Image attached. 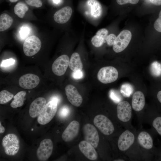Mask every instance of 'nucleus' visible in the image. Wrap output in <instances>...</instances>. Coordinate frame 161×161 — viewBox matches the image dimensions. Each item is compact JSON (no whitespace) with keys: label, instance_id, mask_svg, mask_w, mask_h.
Wrapping results in <instances>:
<instances>
[{"label":"nucleus","instance_id":"obj_1","mask_svg":"<svg viewBox=\"0 0 161 161\" xmlns=\"http://www.w3.org/2000/svg\"><path fill=\"white\" fill-rule=\"evenodd\" d=\"M2 144L5 152L9 156L16 154L20 148L19 139L13 134H9L5 135L3 138Z\"/></svg>","mask_w":161,"mask_h":161},{"label":"nucleus","instance_id":"obj_2","mask_svg":"<svg viewBox=\"0 0 161 161\" xmlns=\"http://www.w3.org/2000/svg\"><path fill=\"white\" fill-rule=\"evenodd\" d=\"M57 103L53 100H50L46 104L43 110L38 115L37 121L41 125L49 123L54 117L57 109Z\"/></svg>","mask_w":161,"mask_h":161},{"label":"nucleus","instance_id":"obj_3","mask_svg":"<svg viewBox=\"0 0 161 161\" xmlns=\"http://www.w3.org/2000/svg\"><path fill=\"white\" fill-rule=\"evenodd\" d=\"M41 40L37 36L33 35L27 38L23 44V50L25 55L31 57L37 54L41 47Z\"/></svg>","mask_w":161,"mask_h":161},{"label":"nucleus","instance_id":"obj_4","mask_svg":"<svg viewBox=\"0 0 161 161\" xmlns=\"http://www.w3.org/2000/svg\"><path fill=\"white\" fill-rule=\"evenodd\" d=\"M118 73L115 67L107 66L101 68L97 75L98 80L101 83L107 84L113 82L117 79Z\"/></svg>","mask_w":161,"mask_h":161},{"label":"nucleus","instance_id":"obj_5","mask_svg":"<svg viewBox=\"0 0 161 161\" xmlns=\"http://www.w3.org/2000/svg\"><path fill=\"white\" fill-rule=\"evenodd\" d=\"M93 122L95 126L104 135L111 134L114 131V127L111 121L103 115H96L94 119Z\"/></svg>","mask_w":161,"mask_h":161},{"label":"nucleus","instance_id":"obj_6","mask_svg":"<svg viewBox=\"0 0 161 161\" xmlns=\"http://www.w3.org/2000/svg\"><path fill=\"white\" fill-rule=\"evenodd\" d=\"M132 35L129 30L122 31L116 37L113 44V50L116 53L120 52L128 46L131 40Z\"/></svg>","mask_w":161,"mask_h":161},{"label":"nucleus","instance_id":"obj_7","mask_svg":"<svg viewBox=\"0 0 161 161\" xmlns=\"http://www.w3.org/2000/svg\"><path fill=\"white\" fill-rule=\"evenodd\" d=\"M53 149V143L50 139L46 138L43 140L37 150L38 160L41 161L47 160L51 155Z\"/></svg>","mask_w":161,"mask_h":161},{"label":"nucleus","instance_id":"obj_8","mask_svg":"<svg viewBox=\"0 0 161 161\" xmlns=\"http://www.w3.org/2000/svg\"><path fill=\"white\" fill-rule=\"evenodd\" d=\"M83 130L85 140L96 148L98 145L99 137L96 128L93 125L87 123L83 126Z\"/></svg>","mask_w":161,"mask_h":161},{"label":"nucleus","instance_id":"obj_9","mask_svg":"<svg viewBox=\"0 0 161 161\" xmlns=\"http://www.w3.org/2000/svg\"><path fill=\"white\" fill-rule=\"evenodd\" d=\"M69 59L66 55H62L58 58L53 62L52 69L53 73L59 76L64 75L69 65Z\"/></svg>","mask_w":161,"mask_h":161},{"label":"nucleus","instance_id":"obj_10","mask_svg":"<svg viewBox=\"0 0 161 161\" xmlns=\"http://www.w3.org/2000/svg\"><path fill=\"white\" fill-rule=\"evenodd\" d=\"M117 115L118 119L123 122L129 121L131 117L132 110L131 106L127 101H121L117 107Z\"/></svg>","mask_w":161,"mask_h":161},{"label":"nucleus","instance_id":"obj_11","mask_svg":"<svg viewBox=\"0 0 161 161\" xmlns=\"http://www.w3.org/2000/svg\"><path fill=\"white\" fill-rule=\"evenodd\" d=\"M40 78L37 75L28 73L22 76L18 80L20 87L26 89H31L35 87L39 83Z\"/></svg>","mask_w":161,"mask_h":161},{"label":"nucleus","instance_id":"obj_12","mask_svg":"<svg viewBox=\"0 0 161 161\" xmlns=\"http://www.w3.org/2000/svg\"><path fill=\"white\" fill-rule=\"evenodd\" d=\"M135 137L133 134L128 130H126L120 135L118 141V147L121 151L128 150L133 143Z\"/></svg>","mask_w":161,"mask_h":161},{"label":"nucleus","instance_id":"obj_13","mask_svg":"<svg viewBox=\"0 0 161 161\" xmlns=\"http://www.w3.org/2000/svg\"><path fill=\"white\" fill-rule=\"evenodd\" d=\"M80 129V124L76 120L71 122L66 128L62 135L63 140L68 142L73 140L78 135Z\"/></svg>","mask_w":161,"mask_h":161},{"label":"nucleus","instance_id":"obj_14","mask_svg":"<svg viewBox=\"0 0 161 161\" xmlns=\"http://www.w3.org/2000/svg\"><path fill=\"white\" fill-rule=\"evenodd\" d=\"M65 91L67 99L70 103L77 107L80 106L82 102L83 99L75 86L69 84L65 87Z\"/></svg>","mask_w":161,"mask_h":161},{"label":"nucleus","instance_id":"obj_15","mask_svg":"<svg viewBox=\"0 0 161 161\" xmlns=\"http://www.w3.org/2000/svg\"><path fill=\"white\" fill-rule=\"evenodd\" d=\"M78 147L80 151L89 159L94 160L97 159L98 154L95 148L89 143L82 141L79 143Z\"/></svg>","mask_w":161,"mask_h":161},{"label":"nucleus","instance_id":"obj_16","mask_svg":"<svg viewBox=\"0 0 161 161\" xmlns=\"http://www.w3.org/2000/svg\"><path fill=\"white\" fill-rule=\"evenodd\" d=\"M46 103V100L43 97H39L34 100L30 106L29 112L31 117L34 118L38 116Z\"/></svg>","mask_w":161,"mask_h":161},{"label":"nucleus","instance_id":"obj_17","mask_svg":"<svg viewBox=\"0 0 161 161\" xmlns=\"http://www.w3.org/2000/svg\"><path fill=\"white\" fill-rule=\"evenodd\" d=\"M72 13V10L70 7H65L55 13L53 16L54 20L59 24L65 23L69 20Z\"/></svg>","mask_w":161,"mask_h":161},{"label":"nucleus","instance_id":"obj_18","mask_svg":"<svg viewBox=\"0 0 161 161\" xmlns=\"http://www.w3.org/2000/svg\"><path fill=\"white\" fill-rule=\"evenodd\" d=\"M145 99L143 93L140 91H137L133 95L132 99V106L136 112L142 110L144 107Z\"/></svg>","mask_w":161,"mask_h":161},{"label":"nucleus","instance_id":"obj_19","mask_svg":"<svg viewBox=\"0 0 161 161\" xmlns=\"http://www.w3.org/2000/svg\"><path fill=\"white\" fill-rule=\"evenodd\" d=\"M86 5L89 11L90 16L93 18H97L101 15L102 11V6L97 0H88Z\"/></svg>","mask_w":161,"mask_h":161},{"label":"nucleus","instance_id":"obj_20","mask_svg":"<svg viewBox=\"0 0 161 161\" xmlns=\"http://www.w3.org/2000/svg\"><path fill=\"white\" fill-rule=\"evenodd\" d=\"M138 141L140 145L146 149H150L153 146V140L150 135L145 131L141 132L137 137Z\"/></svg>","mask_w":161,"mask_h":161},{"label":"nucleus","instance_id":"obj_21","mask_svg":"<svg viewBox=\"0 0 161 161\" xmlns=\"http://www.w3.org/2000/svg\"><path fill=\"white\" fill-rule=\"evenodd\" d=\"M108 31L105 28L99 30L92 38L91 41L92 45L96 47L101 46L108 35Z\"/></svg>","mask_w":161,"mask_h":161},{"label":"nucleus","instance_id":"obj_22","mask_svg":"<svg viewBox=\"0 0 161 161\" xmlns=\"http://www.w3.org/2000/svg\"><path fill=\"white\" fill-rule=\"evenodd\" d=\"M69 66L73 72L82 70L83 65L78 53L74 52L72 54L69 60Z\"/></svg>","mask_w":161,"mask_h":161},{"label":"nucleus","instance_id":"obj_23","mask_svg":"<svg viewBox=\"0 0 161 161\" xmlns=\"http://www.w3.org/2000/svg\"><path fill=\"white\" fill-rule=\"evenodd\" d=\"M13 22L12 18L8 14L4 13L0 16V31L2 32L9 29Z\"/></svg>","mask_w":161,"mask_h":161},{"label":"nucleus","instance_id":"obj_24","mask_svg":"<svg viewBox=\"0 0 161 161\" xmlns=\"http://www.w3.org/2000/svg\"><path fill=\"white\" fill-rule=\"evenodd\" d=\"M26 93L24 91H21L18 92L14 97V100L10 103L11 106L13 108H16L23 105Z\"/></svg>","mask_w":161,"mask_h":161},{"label":"nucleus","instance_id":"obj_25","mask_svg":"<svg viewBox=\"0 0 161 161\" xmlns=\"http://www.w3.org/2000/svg\"><path fill=\"white\" fill-rule=\"evenodd\" d=\"M14 10L15 14L19 17L22 18L24 16L26 13L28 11V7L25 3L21 1L16 4Z\"/></svg>","mask_w":161,"mask_h":161},{"label":"nucleus","instance_id":"obj_26","mask_svg":"<svg viewBox=\"0 0 161 161\" xmlns=\"http://www.w3.org/2000/svg\"><path fill=\"white\" fill-rule=\"evenodd\" d=\"M151 75L153 77L158 78L161 77V64L157 61L152 62L150 67Z\"/></svg>","mask_w":161,"mask_h":161},{"label":"nucleus","instance_id":"obj_27","mask_svg":"<svg viewBox=\"0 0 161 161\" xmlns=\"http://www.w3.org/2000/svg\"><path fill=\"white\" fill-rule=\"evenodd\" d=\"M13 97L12 93L6 90H3L0 92V103L5 104L9 101Z\"/></svg>","mask_w":161,"mask_h":161},{"label":"nucleus","instance_id":"obj_28","mask_svg":"<svg viewBox=\"0 0 161 161\" xmlns=\"http://www.w3.org/2000/svg\"><path fill=\"white\" fill-rule=\"evenodd\" d=\"M133 88L132 86L129 83L123 84L121 86L120 92L124 95L129 96L133 92Z\"/></svg>","mask_w":161,"mask_h":161},{"label":"nucleus","instance_id":"obj_29","mask_svg":"<svg viewBox=\"0 0 161 161\" xmlns=\"http://www.w3.org/2000/svg\"><path fill=\"white\" fill-rule=\"evenodd\" d=\"M109 95L110 98L114 102L118 103L121 101V97L119 92L117 90L111 89L109 92Z\"/></svg>","mask_w":161,"mask_h":161},{"label":"nucleus","instance_id":"obj_30","mask_svg":"<svg viewBox=\"0 0 161 161\" xmlns=\"http://www.w3.org/2000/svg\"><path fill=\"white\" fill-rule=\"evenodd\" d=\"M30 31V28L27 26H22L20 29L19 31L20 38L22 40L26 39L29 35Z\"/></svg>","mask_w":161,"mask_h":161},{"label":"nucleus","instance_id":"obj_31","mask_svg":"<svg viewBox=\"0 0 161 161\" xmlns=\"http://www.w3.org/2000/svg\"><path fill=\"white\" fill-rule=\"evenodd\" d=\"M152 124L153 127L161 136V117H156L153 120Z\"/></svg>","mask_w":161,"mask_h":161},{"label":"nucleus","instance_id":"obj_32","mask_svg":"<svg viewBox=\"0 0 161 161\" xmlns=\"http://www.w3.org/2000/svg\"><path fill=\"white\" fill-rule=\"evenodd\" d=\"M70 110L69 107L64 106L62 107L60 109L58 114L60 117L62 118H65L67 117L69 114Z\"/></svg>","mask_w":161,"mask_h":161},{"label":"nucleus","instance_id":"obj_33","mask_svg":"<svg viewBox=\"0 0 161 161\" xmlns=\"http://www.w3.org/2000/svg\"><path fill=\"white\" fill-rule=\"evenodd\" d=\"M15 60L12 58L3 60L0 64L1 67L7 68L14 65Z\"/></svg>","mask_w":161,"mask_h":161},{"label":"nucleus","instance_id":"obj_34","mask_svg":"<svg viewBox=\"0 0 161 161\" xmlns=\"http://www.w3.org/2000/svg\"><path fill=\"white\" fill-rule=\"evenodd\" d=\"M26 3L30 6L37 8L41 7L42 2L41 0H25Z\"/></svg>","mask_w":161,"mask_h":161},{"label":"nucleus","instance_id":"obj_35","mask_svg":"<svg viewBox=\"0 0 161 161\" xmlns=\"http://www.w3.org/2000/svg\"><path fill=\"white\" fill-rule=\"evenodd\" d=\"M154 27L157 31L161 32V10L159 13L158 18L154 24Z\"/></svg>","mask_w":161,"mask_h":161},{"label":"nucleus","instance_id":"obj_36","mask_svg":"<svg viewBox=\"0 0 161 161\" xmlns=\"http://www.w3.org/2000/svg\"><path fill=\"white\" fill-rule=\"evenodd\" d=\"M116 37L114 34H111L107 36L105 40L108 45L111 46L113 45Z\"/></svg>","mask_w":161,"mask_h":161},{"label":"nucleus","instance_id":"obj_37","mask_svg":"<svg viewBox=\"0 0 161 161\" xmlns=\"http://www.w3.org/2000/svg\"><path fill=\"white\" fill-rule=\"evenodd\" d=\"M139 0H116L117 3L120 5H123L128 3L133 4H137Z\"/></svg>","mask_w":161,"mask_h":161},{"label":"nucleus","instance_id":"obj_38","mask_svg":"<svg viewBox=\"0 0 161 161\" xmlns=\"http://www.w3.org/2000/svg\"><path fill=\"white\" fill-rule=\"evenodd\" d=\"M83 77V73L81 70L73 71L72 74V77L75 79H81Z\"/></svg>","mask_w":161,"mask_h":161},{"label":"nucleus","instance_id":"obj_39","mask_svg":"<svg viewBox=\"0 0 161 161\" xmlns=\"http://www.w3.org/2000/svg\"><path fill=\"white\" fill-rule=\"evenodd\" d=\"M52 100L55 101L57 103V104H58L60 102L61 98L58 95H53L50 98V100Z\"/></svg>","mask_w":161,"mask_h":161},{"label":"nucleus","instance_id":"obj_40","mask_svg":"<svg viewBox=\"0 0 161 161\" xmlns=\"http://www.w3.org/2000/svg\"><path fill=\"white\" fill-rule=\"evenodd\" d=\"M150 2L156 5H161V0H150Z\"/></svg>","mask_w":161,"mask_h":161},{"label":"nucleus","instance_id":"obj_41","mask_svg":"<svg viewBox=\"0 0 161 161\" xmlns=\"http://www.w3.org/2000/svg\"><path fill=\"white\" fill-rule=\"evenodd\" d=\"M157 98L159 102L161 104V89L157 92Z\"/></svg>","mask_w":161,"mask_h":161},{"label":"nucleus","instance_id":"obj_42","mask_svg":"<svg viewBox=\"0 0 161 161\" xmlns=\"http://www.w3.org/2000/svg\"><path fill=\"white\" fill-rule=\"evenodd\" d=\"M5 131L4 128L2 125L1 122H0V133H3Z\"/></svg>","mask_w":161,"mask_h":161},{"label":"nucleus","instance_id":"obj_43","mask_svg":"<svg viewBox=\"0 0 161 161\" xmlns=\"http://www.w3.org/2000/svg\"><path fill=\"white\" fill-rule=\"evenodd\" d=\"M53 2L56 4H58L60 1V0H52Z\"/></svg>","mask_w":161,"mask_h":161},{"label":"nucleus","instance_id":"obj_44","mask_svg":"<svg viewBox=\"0 0 161 161\" xmlns=\"http://www.w3.org/2000/svg\"><path fill=\"white\" fill-rule=\"evenodd\" d=\"M9 1H10V2L13 3V2H17L19 0H8Z\"/></svg>","mask_w":161,"mask_h":161},{"label":"nucleus","instance_id":"obj_45","mask_svg":"<svg viewBox=\"0 0 161 161\" xmlns=\"http://www.w3.org/2000/svg\"><path fill=\"white\" fill-rule=\"evenodd\" d=\"M114 161H125L123 159H118L116 160H114Z\"/></svg>","mask_w":161,"mask_h":161}]
</instances>
